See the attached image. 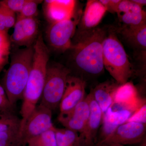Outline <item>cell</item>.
<instances>
[{"label": "cell", "instance_id": "6da1fadb", "mask_svg": "<svg viewBox=\"0 0 146 146\" xmlns=\"http://www.w3.org/2000/svg\"><path fill=\"white\" fill-rule=\"evenodd\" d=\"M106 28L97 27L87 31H76L72 41L71 61L78 77L86 78L99 76L104 72L102 45Z\"/></svg>", "mask_w": 146, "mask_h": 146}, {"label": "cell", "instance_id": "7a4b0ae2", "mask_svg": "<svg viewBox=\"0 0 146 146\" xmlns=\"http://www.w3.org/2000/svg\"><path fill=\"white\" fill-rule=\"evenodd\" d=\"M33 48L32 65L24 91L21 109V131L42 97L49 59V51L42 34L38 35L33 45Z\"/></svg>", "mask_w": 146, "mask_h": 146}, {"label": "cell", "instance_id": "3957f363", "mask_svg": "<svg viewBox=\"0 0 146 146\" xmlns=\"http://www.w3.org/2000/svg\"><path fill=\"white\" fill-rule=\"evenodd\" d=\"M33 54V45L17 50L11 55L10 65L3 78L2 86L9 100L13 105L19 100H23Z\"/></svg>", "mask_w": 146, "mask_h": 146}, {"label": "cell", "instance_id": "277c9868", "mask_svg": "<svg viewBox=\"0 0 146 146\" xmlns=\"http://www.w3.org/2000/svg\"><path fill=\"white\" fill-rule=\"evenodd\" d=\"M115 27L108 28L102 45L104 69L119 84L128 81L135 71L122 44L118 39Z\"/></svg>", "mask_w": 146, "mask_h": 146}, {"label": "cell", "instance_id": "5b68a950", "mask_svg": "<svg viewBox=\"0 0 146 146\" xmlns=\"http://www.w3.org/2000/svg\"><path fill=\"white\" fill-rule=\"evenodd\" d=\"M71 74L69 68L62 64H48L40 104L52 111L59 108L67 79Z\"/></svg>", "mask_w": 146, "mask_h": 146}, {"label": "cell", "instance_id": "8992f818", "mask_svg": "<svg viewBox=\"0 0 146 146\" xmlns=\"http://www.w3.org/2000/svg\"><path fill=\"white\" fill-rule=\"evenodd\" d=\"M76 11L70 18L50 24L47 29V41L54 49L64 52L70 48L72 39L82 13L80 10L78 13Z\"/></svg>", "mask_w": 146, "mask_h": 146}, {"label": "cell", "instance_id": "52a82bcc", "mask_svg": "<svg viewBox=\"0 0 146 146\" xmlns=\"http://www.w3.org/2000/svg\"><path fill=\"white\" fill-rule=\"evenodd\" d=\"M52 111L43 105H37L28 118L21 133L22 146L28 141L50 129H54L52 121Z\"/></svg>", "mask_w": 146, "mask_h": 146}, {"label": "cell", "instance_id": "ba28073f", "mask_svg": "<svg viewBox=\"0 0 146 146\" xmlns=\"http://www.w3.org/2000/svg\"><path fill=\"white\" fill-rule=\"evenodd\" d=\"M146 124L126 122L118 127L110 135L95 146L106 144H138L146 138Z\"/></svg>", "mask_w": 146, "mask_h": 146}, {"label": "cell", "instance_id": "9c48e42d", "mask_svg": "<svg viewBox=\"0 0 146 146\" xmlns=\"http://www.w3.org/2000/svg\"><path fill=\"white\" fill-rule=\"evenodd\" d=\"M146 103V99L141 96L138 89L131 82L120 84L115 92L111 109L124 110L134 113Z\"/></svg>", "mask_w": 146, "mask_h": 146}, {"label": "cell", "instance_id": "30bf717a", "mask_svg": "<svg viewBox=\"0 0 146 146\" xmlns=\"http://www.w3.org/2000/svg\"><path fill=\"white\" fill-rule=\"evenodd\" d=\"M86 98L90 106L89 119L82 133L79 134L82 146H95L99 129L102 122V112L91 93Z\"/></svg>", "mask_w": 146, "mask_h": 146}, {"label": "cell", "instance_id": "8fae6325", "mask_svg": "<svg viewBox=\"0 0 146 146\" xmlns=\"http://www.w3.org/2000/svg\"><path fill=\"white\" fill-rule=\"evenodd\" d=\"M89 114V102L85 97L72 109L68 112H60L58 120L65 128L74 131L80 134L85 129Z\"/></svg>", "mask_w": 146, "mask_h": 146}, {"label": "cell", "instance_id": "7c38bea8", "mask_svg": "<svg viewBox=\"0 0 146 146\" xmlns=\"http://www.w3.org/2000/svg\"><path fill=\"white\" fill-rule=\"evenodd\" d=\"M39 24L35 18L17 19L11 40L19 46H33L39 35Z\"/></svg>", "mask_w": 146, "mask_h": 146}, {"label": "cell", "instance_id": "4fadbf2b", "mask_svg": "<svg viewBox=\"0 0 146 146\" xmlns=\"http://www.w3.org/2000/svg\"><path fill=\"white\" fill-rule=\"evenodd\" d=\"M86 87L85 80L71 74L68 76L59 105L60 112L70 111L83 100L85 98Z\"/></svg>", "mask_w": 146, "mask_h": 146}, {"label": "cell", "instance_id": "5bb4252c", "mask_svg": "<svg viewBox=\"0 0 146 146\" xmlns=\"http://www.w3.org/2000/svg\"><path fill=\"white\" fill-rule=\"evenodd\" d=\"M44 12L50 24L70 18L76 11V1H45Z\"/></svg>", "mask_w": 146, "mask_h": 146}, {"label": "cell", "instance_id": "9a60e30c", "mask_svg": "<svg viewBox=\"0 0 146 146\" xmlns=\"http://www.w3.org/2000/svg\"><path fill=\"white\" fill-rule=\"evenodd\" d=\"M106 11V9L102 5L99 1H87L77 30L87 31L97 27Z\"/></svg>", "mask_w": 146, "mask_h": 146}, {"label": "cell", "instance_id": "2e32d148", "mask_svg": "<svg viewBox=\"0 0 146 146\" xmlns=\"http://www.w3.org/2000/svg\"><path fill=\"white\" fill-rule=\"evenodd\" d=\"M133 113L128 110H114L110 108L103 118L100 136L96 145L107 138L119 126L126 122Z\"/></svg>", "mask_w": 146, "mask_h": 146}, {"label": "cell", "instance_id": "e0dca14e", "mask_svg": "<svg viewBox=\"0 0 146 146\" xmlns=\"http://www.w3.org/2000/svg\"><path fill=\"white\" fill-rule=\"evenodd\" d=\"M119 85L115 80H107L99 84L90 91L101 110L103 117L112 106L115 92Z\"/></svg>", "mask_w": 146, "mask_h": 146}, {"label": "cell", "instance_id": "ac0fdd59", "mask_svg": "<svg viewBox=\"0 0 146 146\" xmlns=\"http://www.w3.org/2000/svg\"><path fill=\"white\" fill-rule=\"evenodd\" d=\"M116 29L129 44L141 52L146 53V23L137 27L122 25Z\"/></svg>", "mask_w": 146, "mask_h": 146}, {"label": "cell", "instance_id": "d6986e66", "mask_svg": "<svg viewBox=\"0 0 146 146\" xmlns=\"http://www.w3.org/2000/svg\"><path fill=\"white\" fill-rule=\"evenodd\" d=\"M57 146H82L79 133L67 128L55 129Z\"/></svg>", "mask_w": 146, "mask_h": 146}, {"label": "cell", "instance_id": "ffe728a7", "mask_svg": "<svg viewBox=\"0 0 146 146\" xmlns=\"http://www.w3.org/2000/svg\"><path fill=\"white\" fill-rule=\"evenodd\" d=\"M21 125L0 132V146H22Z\"/></svg>", "mask_w": 146, "mask_h": 146}, {"label": "cell", "instance_id": "44dd1931", "mask_svg": "<svg viewBox=\"0 0 146 146\" xmlns=\"http://www.w3.org/2000/svg\"><path fill=\"white\" fill-rule=\"evenodd\" d=\"M123 25L137 27L146 23V13L144 10L138 12H129L117 14Z\"/></svg>", "mask_w": 146, "mask_h": 146}, {"label": "cell", "instance_id": "7402d4cb", "mask_svg": "<svg viewBox=\"0 0 146 146\" xmlns=\"http://www.w3.org/2000/svg\"><path fill=\"white\" fill-rule=\"evenodd\" d=\"M55 128L32 138L28 141L27 145V146H57L55 133Z\"/></svg>", "mask_w": 146, "mask_h": 146}, {"label": "cell", "instance_id": "603a6c76", "mask_svg": "<svg viewBox=\"0 0 146 146\" xmlns=\"http://www.w3.org/2000/svg\"><path fill=\"white\" fill-rule=\"evenodd\" d=\"M21 124V119L14 112H0V132Z\"/></svg>", "mask_w": 146, "mask_h": 146}, {"label": "cell", "instance_id": "cb8c5ba5", "mask_svg": "<svg viewBox=\"0 0 146 146\" xmlns=\"http://www.w3.org/2000/svg\"><path fill=\"white\" fill-rule=\"evenodd\" d=\"M42 1L27 0L23 9L18 13L17 19L35 18L38 12V7Z\"/></svg>", "mask_w": 146, "mask_h": 146}, {"label": "cell", "instance_id": "d4e9b609", "mask_svg": "<svg viewBox=\"0 0 146 146\" xmlns=\"http://www.w3.org/2000/svg\"><path fill=\"white\" fill-rule=\"evenodd\" d=\"M0 14L5 27L7 30L14 27L16 21V13L9 10L4 6L0 4Z\"/></svg>", "mask_w": 146, "mask_h": 146}, {"label": "cell", "instance_id": "484cf974", "mask_svg": "<svg viewBox=\"0 0 146 146\" xmlns=\"http://www.w3.org/2000/svg\"><path fill=\"white\" fill-rule=\"evenodd\" d=\"M143 7L132 2V0H121L117 8V14L142 11Z\"/></svg>", "mask_w": 146, "mask_h": 146}, {"label": "cell", "instance_id": "4316f807", "mask_svg": "<svg viewBox=\"0 0 146 146\" xmlns=\"http://www.w3.org/2000/svg\"><path fill=\"white\" fill-rule=\"evenodd\" d=\"M14 106L9 100L4 89L0 85V112H14Z\"/></svg>", "mask_w": 146, "mask_h": 146}, {"label": "cell", "instance_id": "83f0119b", "mask_svg": "<svg viewBox=\"0 0 146 146\" xmlns=\"http://www.w3.org/2000/svg\"><path fill=\"white\" fill-rule=\"evenodd\" d=\"M27 0H4L0 1V4L14 13H19L23 9Z\"/></svg>", "mask_w": 146, "mask_h": 146}, {"label": "cell", "instance_id": "f1b7e54d", "mask_svg": "<svg viewBox=\"0 0 146 146\" xmlns=\"http://www.w3.org/2000/svg\"><path fill=\"white\" fill-rule=\"evenodd\" d=\"M126 122H134L146 124V104L136 110Z\"/></svg>", "mask_w": 146, "mask_h": 146}, {"label": "cell", "instance_id": "f546056e", "mask_svg": "<svg viewBox=\"0 0 146 146\" xmlns=\"http://www.w3.org/2000/svg\"><path fill=\"white\" fill-rule=\"evenodd\" d=\"M10 41L7 32L0 31V50L10 52Z\"/></svg>", "mask_w": 146, "mask_h": 146}, {"label": "cell", "instance_id": "4dcf8cb0", "mask_svg": "<svg viewBox=\"0 0 146 146\" xmlns=\"http://www.w3.org/2000/svg\"><path fill=\"white\" fill-rule=\"evenodd\" d=\"M9 54L10 52L3 51L0 50V73L8 62Z\"/></svg>", "mask_w": 146, "mask_h": 146}, {"label": "cell", "instance_id": "1f68e13d", "mask_svg": "<svg viewBox=\"0 0 146 146\" xmlns=\"http://www.w3.org/2000/svg\"><path fill=\"white\" fill-rule=\"evenodd\" d=\"M132 2L143 7L146 5V1L145 0H132Z\"/></svg>", "mask_w": 146, "mask_h": 146}, {"label": "cell", "instance_id": "d6a6232c", "mask_svg": "<svg viewBox=\"0 0 146 146\" xmlns=\"http://www.w3.org/2000/svg\"><path fill=\"white\" fill-rule=\"evenodd\" d=\"M7 31L8 30L6 29L5 27L2 18L1 14H0V31L7 32Z\"/></svg>", "mask_w": 146, "mask_h": 146}, {"label": "cell", "instance_id": "836d02e7", "mask_svg": "<svg viewBox=\"0 0 146 146\" xmlns=\"http://www.w3.org/2000/svg\"><path fill=\"white\" fill-rule=\"evenodd\" d=\"M97 146H126L123 145H120L117 144H106V145H101Z\"/></svg>", "mask_w": 146, "mask_h": 146}, {"label": "cell", "instance_id": "e575fe53", "mask_svg": "<svg viewBox=\"0 0 146 146\" xmlns=\"http://www.w3.org/2000/svg\"><path fill=\"white\" fill-rule=\"evenodd\" d=\"M146 138H144L143 140L141 143H139L138 144H139V146H146Z\"/></svg>", "mask_w": 146, "mask_h": 146}]
</instances>
